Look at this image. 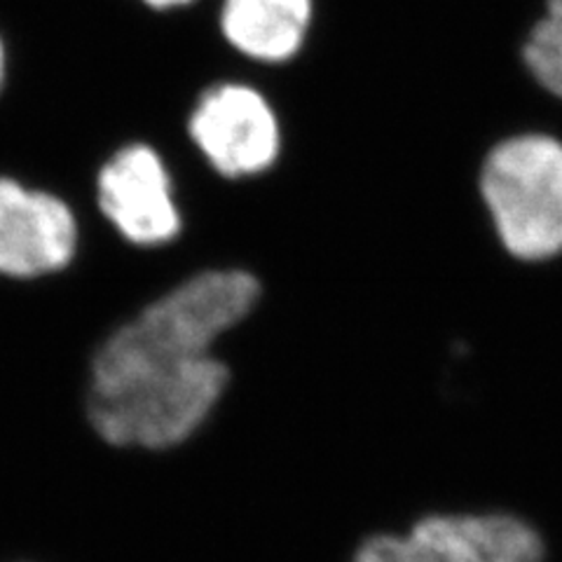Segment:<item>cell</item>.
Returning <instances> with one entry per match:
<instances>
[{
  "mask_svg": "<svg viewBox=\"0 0 562 562\" xmlns=\"http://www.w3.org/2000/svg\"><path fill=\"white\" fill-rule=\"evenodd\" d=\"M186 138L216 179L256 181L277 169L286 130L274 101L246 80H216L192 99Z\"/></svg>",
  "mask_w": 562,
  "mask_h": 562,
  "instance_id": "277c9868",
  "label": "cell"
},
{
  "mask_svg": "<svg viewBox=\"0 0 562 562\" xmlns=\"http://www.w3.org/2000/svg\"><path fill=\"white\" fill-rule=\"evenodd\" d=\"M476 190L502 251L525 266L562 258V138L525 130L481 157Z\"/></svg>",
  "mask_w": 562,
  "mask_h": 562,
  "instance_id": "3957f363",
  "label": "cell"
},
{
  "mask_svg": "<svg viewBox=\"0 0 562 562\" xmlns=\"http://www.w3.org/2000/svg\"><path fill=\"white\" fill-rule=\"evenodd\" d=\"M349 562H547V541L508 512L427 514L406 532L366 537Z\"/></svg>",
  "mask_w": 562,
  "mask_h": 562,
  "instance_id": "8992f818",
  "label": "cell"
},
{
  "mask_svg": "<svg viewBox=\"0 0 562 562\" xmlns=\"http://www.w3.org/2000/svg\"><path fill=\"white\" fill-rule=\"evenodd\" d=\"M233 368L214 355L87 375L82 415L113 450L169 452L183 448L216 417L233 386Z\"/></svg>",
  "mask_w": 562,
  "mask_h": 562,
  "instance_id": "7a4b0ae2",
  "label": "cell"
},
{
  "mask_svg": "<svg viewBox=\"0 0 562 562\" xmlns=\"http://www.w3.org/2000/svg\"><path fill=\"white\" fill-rule=\"evenodd\" d=\"M316 22V0H218L216 26L237 57L286 66L303 55Z\"/></svg>",
  "mask_w": 562,
  "mask_h": 562,
  "instance_id": "ba28073f",
  "label": "cell"
},
{
  "mask_svg": "<svg viewBox=\"0 0 562 562\" xmlns=\"http://www.w3.org/2000/svg\"><path fill=\"white\" fill-rule=\"evenodd\" d=\"M78 209L55 188L0 171V279L12 284L55 279L78 262Z\"/></svg>",
  "mask_w": 562,
  "mask_h": 562,
  "instance_id": "52a82bcc",
  "label": "cell"
},
{
  "mask_svg": "<svg viewBox=\"0 0 562 562\" xmlns=\"http://www.w3.org/2000/svg\"><path fill=\"white\" fill-rule=\"evenodd\" d=\"M520 59L539 90L562 103V0H547L525 35Z\"/></svg>",
  "mask_w": 562,
  "mask_h": 562,
  "instance_id": "9c48e42d",
  "label": "cell"
},
{
  "mask_svg": "<svg viewBox=\"0 0 562 562\" xmlns=\"http://www.w3.org/2000/svg\"><path fill=\"white\" fill-rule=\"evenodd\" d=\"M266 284L244 266H209L171 281L94 345L87 375L198 359L260 310Z\"/></svg>",
  "mask_w": 562,
  "mask_h": 562,
  "instance_id": "6da1fadb",
  "label": "cell"
},
{
  "mask_svg": "<svg viewBox=\"0 0 562 562\" xmlns=\"http://www.w3.org/2000/svg\"><path fill=\"white\" fill-rule=\"evenodd\" d=\"M92 202L101 221L140 251L167 249L186 233V214L165 153L144 138L122 140L97 165Z\"/></svg>",
  "mask_w": 562,
  "mask_h": 562,
  "instance_id": "5b68a950",
  "label": "cell"
},
{
  "mask_svg": "<svg viewBox=\"0 0 562 562\" xmlns=\"http://www.w3.org/2000/svg\"><path fill=\"white\" fill-rule=\"evenodd\" d=\"M138 3L153 12H176L195 5L198 0H138Z\"/></svg>",
  "mask_w": 562,
  "mask_h": 562,
  "instance_id": "30bf717a",
  "label": "cell"
},
{
  "mask_svg": "<svg viewBox=\"0 0 562 562\" xmlns=\"http://www.w3.org/2000/svg\"><path fill=\"white\" fill-rule=\"evenodd\" d=\"M8 82H10V47H8L5 35L0 33V99H3L8 90Z\"/></svg>",
  "mask_w": 562,
  "mask_h": 562,
  "instance_id": "8fae6325",
  "label": "cell"
}]
</instances>
